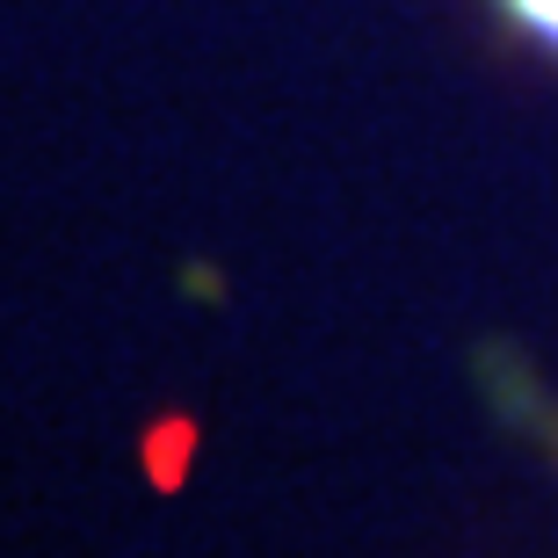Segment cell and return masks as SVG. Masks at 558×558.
<instances>
[{
	"mask_svg": "<svg viewBox=\"0 0 558 558\" xmlns=\"http://www.w3.org/2000/svg\"><path fill=\"white\" fill-rule=\"evenodd\" d=\"M508 15H515L537 44H551V51H558V0H508Z\"/></svg>",
	"mask_w": 558,
	"mask_h": 558,
	"instance_id": "6da1fadb",
	"label": "cell"
}]
</instances>
